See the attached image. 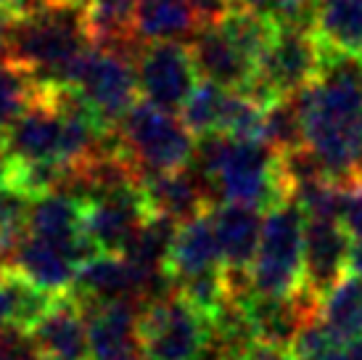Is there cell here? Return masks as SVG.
Wrapping results in <instances>:
<instances>
[{
	"label": "cell",
	"instance_id": "obj_1",
	"mask_svg": "<svg viewBox=\"0 0 362 360\" xmlns=\"http://www.w3.org/2000/svg\"><path fill=\"white\" fill-rule=\"evenodd\" d=\"M322 53L325 64L317 80L293 99L302 114L304 146L328 178L349 183L357 178L362 154V61L328 48Z\"/></svg>",
	"mask_w": 362,
	"mask_h": 360
},
{
	"label": "cell",
	"instance_id": "obj_2",
	"mask_svg": "<svg viewBox=\"0 0 362 360\" xmlns=\"http://www.w3.org/2000/svg\"><path fill=\"white\" fill-rule=\"evenodd\" d=\"M191 164L214 189L217 204L230 201L267 212L291 199L281 154L264 140H233L222 133H209L199 138Z\"/></svg>",
	"mask_w": 362,
	"mask_h": 360
},
{
	"label": "cell",
	"instance_id": "obj_3",
	"mask_svg": "<svg viewBox=\"0 0 362 360\" xmlns=\"http://www.w3.org/2000/svg\"><path fill=\"white\" fill-rule=\"evenodd\" d=\"M88 43L85 6L66 0L24 19H11L6 56L32 69L45 85H61L64 72L88 50Z\"/></svg>",
	"mask_w": 362,
	"mask_h": 360
},
{
	"label": "cell",
	"instance_id": "obj_4",
	"mask_svg": "<svg viewBox=\"0 0 362 360\" xmlns=\"http://www.w3.org/2000/svg\"><path fill=\"white\" fill-rule=\"evenodd\" d=\"M304 225L307 215L293 199L267 210L259 249L249 268L252 291L262 297H293L304 281Z\"/></svg>",
	"mask_w": 362,
	"mask_h": 360
},
{
	"label": "cell",
	"instance_id": "obj_5",
	"mask_svg": "<svg viewBox=\"0 0 362 360\" xmlns=\"http://www.w3.org/2000/svg\"><path fill=\"white\" fill-rule=\"evenodd\" d=\"M119 146L138 178L188 167L196 151L193 133L172 111L138 101L119 122Z\"/></svg>",
	"mask_w": 362,
	"mask_h": 360
},
{
	"label": "cell",
	"instance_id": "obj_6",
	"mask_svg": "<svg viewBox=\"0 0 362 360\" xmlns=\"http://www.w3.org/2000/svg\"><path fill=\"white\" fill-rule=\"evenodd\" d=\"M61 85L77 90L93 114L111 130L138 103V74L132 59L109 48H88L80 53L64 72Z\"/></svg>",
	"mask_w": 362,
	"mask_h": 360
},
{
	"label": "cell",
	"instance_id": "obj_7",
	"mask_svg": "<svg viewBox=\"0 0 362 360\" xmlns=\"http://www.w3.org/2000/svg\"><path fill=\"white\" fill-rule=\"evenodd\" d=\"M143 360H202L211 347V320L180 294L156 297L138 315Z\"/></svg>",
	"mask_w": 362,
	"mask_h": 360
},
{
	"label": "cell",
	"instance_id": "obj_8",
	"mask_svg": "<svg viewBox=\"0 0 362 360\" xmlns=\"http://www.w3.org/2000/svg\"><path fill=\"white\" fill-rule=\"evenodd\" d=\"M135 74L138 90L146 96V101L172 114L182 109V103L199 82L191 45L182 40L143 43L135 56Z\"/></svg>",
	"mask_w": 362,
	"mask_h": 360
},
{
	"label": "cell",
	"instance_id": "obj_9",
	"mask_svg": "<svg viewBox=\"0 0 362 360\" xmlns=\"http://www.w3.org/2000/svg\"><path fill=\"white\" fill-rule=\"evenodd\" d=\"M85 201V230L93 247L103 254H122L151 218L141 183L114 189Z\"/></svg>",
	"mask_w": 362,
	"mask_h": 360
},
{
	"label": "cell",
	"instance_id": "obj_10",
	"mask_svg": "<svg viewBox=\"0 0 362 360\" xmlns=\"http://www.w3.org/2000/svg\"><path fill=\"white\" fill-rule=\"evenodd\" d=\"M3 151L13 162H66V117L53 101L48 85L30 109L3 133Z\"/></svg>",
	"mask_w": 362,
	"mask_h": 360
},
{
	"label": "cell",
	"instance_id": "obj_11",
	"mask_svg": "<svg viewBox=\"0 0 362 360\" xmlns=\"http://www.w3.org/2000/svg\"><path fill=\"white\" fill-rule=\"evenodd\" d=\"M322 64H325V53L315 32L278 30L275 40L264 50L257 67V77L278 99H283V96H296L310 82L317 80Z\"/></svg>",
	"mask_w": 362,
	"mask_h": 360
},
{
	"label": "cell",
	"instance_id": "obj_12",
	"mask_svg": "<svg viewBox=\"0 0 362 360\" xmlns=\"http://www.w3.org/2000/svg\"><path fill=\"white\" fill-rule=\"evenodd\" d=\"M27 337L40 360H90L88 315L71 291L53 294L51 305Z\"/></svg>",
	"mask_w": 362,
	"mask_h": 360
},
{
	"label": "cell",
	"instance_id": "obj_13",
	"mask_svg": "<svg viewBox=\"0 0 362 360\" xmlns=\"http://www.w3.org/2000/svg\"><path fill=\"white\" fill-rule=\"evenodd\" d=\"M27 233L66 249L80 265L95 254H101L93 247V241L88 239V230H85V201L80 196L64 193V191L45 193L40 199H35L30 210Z\"/></svg>",
	"mask_w": 362,
	"mask_h": 360
},
{
	"label": "cell",
	"instance_id": "obj_14",
	"mask_svg": "<svg viewBox=\"0 0 362 360\" xmlns=\"http://www.w3.org/2000/svg\"><path fill=\"white\" fill-rule=\"evenodd\" d=\"M349 230L339 220H312L304 225V281L302 291L320 302L346 276Z\"/></svg>",
	"mask_w": 362,
	"mask_h": 360
},
{
	"label": "cell",
	"instance_id": "obj_15",
	"mask_svg": "<svg viewBox=\"0 0 362 360\" xmlns=\"http://www.w3.org/2000/svg\"><path fill=\"white\" fill-rule=\"evenodd\" d=\"M90 360H143L138 315L130 300L101 302L85 308Z\"/></svg>",
	"mask_w": 362,
	"mask_h": 360
},
{
	"label": "cell",
	"instance_id": "obj_16",
	"mask_svg": "<svg viewBox=\"0 0 362 360\" xmlns=\"http://www.w3.org/2000/svg\"><path fill=\"white\" fill-rule=\"evenodd\" d=\"M141 189L146 193L151 215L170 218L177 225L191 220L202 212H209L217 201L211 199L209 183L196 170H172L153 172L141 180Z\"/></svg>",
	"mask_w": 362,
	"mask_h": 360
},
{
	"label": "cell",
	"instance_id": "obj_17",
	"mask_svg": "<svg viewBox=\"0 0 362 360\" xmlns=\"http://www.w3.org/2000/svg\"><path fill=\"white\" fill-rule=\"evenodd\" d=\"M222 268L225 265H222L217 230H214V223H211V210L180 223L177 230H175L167 262H164L167 279L177 286V283L193 279V276Z\"/></svg>",
	"mask_w": 362,
	"mask_h": 360
},
{
	"label": "cell",
	"instance_id": "obj_18",
	"mask_svg": "<svg viewBox=\"0 0 362 360\" xmlns=\"http://www.w3.org/2000/svg\"><path fill=\"white\" fill-rule=\"evenodd\" d=\"M69 291L82 302V308H90V305L117 300L132 302L138 300V294L148 289L138 276V270L122 254H103L101 252L88 262H82Z\"/></svg>",
	"mask_w": 362,
	"mask_h": 360
},
{
	"label": "cell",
	"instance_id": "obj_19",
	"mask_svg": "<svg viewBox=\"0 0 362 360\" xmlns=\"http://www.w3.org/2000/svg\"><path fill=\"white\" fill-rule=\"evenodd\" d=\"M191 53L199 77L214 80L230 90L249 88L257 77V64L235 48L217 24H202L191 38Z\"/></svg>",
	"mask_w": 362,
	"mask_h": 360
},
{
	"label": "cell",
	"instance_id": "obj_20",
	"mask_svg": "<svg viewBox=\"0 0 362 360\" xmlns=\"http://www.w3.org/2000/svg\"><path fill=\"white\" fill-rule=\"evenodd\" d=\"M211 223L217 230L225 273H233V276L249 273L254 254L259 249L262 225H264L262 212L241 207V204H230V201H220L211 207Z\"/></svg>",
	"mask_w": 362,
	"mask_h": 360
},
{
	"label": "cell",
	"instance_id": "obj_21",
	"mask_svg": "<svg viewBox=\"0 0 362 360\" xmlns=\"http://www.w3.org/2000/svg\"><path fill=\"white\" fill-rule=\"evenodd\" d=\"M8 268L16 270L21 279L30 281L32 286L48 291V294H61V291L71 289L74 276L80 270V262L74 260L66 249L27 233L19 241L16 252L11 254Z\"/></svg>",
	"mask_w": 362,
	"mask_h": 360
},
{
	"label": "cell",
	"instance_id": "obj_22",
	"mask_svg": "<svg viewBox=\"0 0 362 360\" xmlns=\"http://www.w3.org/2000/svg\"><path fill=\"white\" fill-rule=\"evenodd\" d=\"M135 13L138 0H90L85 6V27L90 43L135 59L141 50L135 38Z\"/></svg>",
	"mask_w": 362,
	"mask_h": 360
},
{
	"label": "cell",
	"instance_id": "obj_23",
	"mask_svg": "<svg viewBox=\"0 0 362 360\" xmlns=\"http://www.w3.org/2000/svg\"><path fill=\"white\" fill-rule=\"evenodd\" d=\"M202 27L191 0H138L135 38L146 43L182 40Z\"/></svg>",
	"mask_w": 362,
	"mask_h": 360
},
{
	"label": "cell",
	"instance_id": "obj_24",
	"mask_svg": "<svg viewBox=\"0 0 362 360\" xmlns=\"http://www.w3.org/2000/svg\"><path fill=\"white\" fill-rule=\"evenodd\" d=\"M315 35L322 48L362 61V0L322 3Z\"/></svg>",
	"mask_w": 362,
	"mask_h": 360
},
{
	"label": "cell",
	"instance_id": "obj_25",
	"mask_svg": "<svg viewBox=\"0 0 362 360\" xmlns=\"http://www.w3.org/2000/svg\"><path fill=\"white\" fill-rule=\"evenodd\" d=\"M51 300L53 294L32 286L16 270L8 268V273L0 279V331L16 329L27 334L51 305Z\"/></svg>",
	"mask_w": 362,
	"mask_h": 360
},
{
	"label": "cell",
	"instance_id": "obj_26",
	"mask_svg": "<svg viewBox=\"0 0 362 360\" xmlns=\"http://www.w3.org/2000/svg\"><path fill=\"white\" fill-rule=\"evenodd\" d=\"M225 38L241 50L246 59H252L257 67H259L264 50L270 48V43L275 40L278 35V27L270 21V16L264 13H257L252 9H243V6H233L220 21H214Z\"/></svg>",
	"mask_w": 362,
	"mask_h": 360
},
{
	"label": "cell",
	"instance_id": "obj_27",
	"mask_svg": "<svg viewBox=\"0 0 362 360\" xmlns=\"http://www.w3.org/2000/svg\"><path fill=\"white\" fill-rule=\"evenodd\" d=\"M317 318L344 339L362 334V279L344 276L320 302Z\"/></svg>",
	"mask_w": 362,
	"mask_h": 360
},
{
	"label": "cell",
	"instance_id": "obj_28",
	"mask_svg": "<svg viewBox=\"0 0 362 360\" xmlns=\"http://www.w3.org/2000/svg\"><path fill=\"white\" fill-rule=\"evenodd\" d=\"M42 82L19 61L0 59V133H6L40 96Z\"/></svg>",
	"mask_w": 362,
	"mask_h": 360
},
{
	"label": "cell",
	"instance_id": "obj_29",
	"mask_svg": "<svg viewBox=\"0 0 362 360\" xmlns=\"http://www.w3.org/2000/svg\"><path fill=\"white\" fill-rule=\"evenodd\" d=\"M228 93L225 88L214 80H199L188 101L182 103L180 120L182 125L193 133V135H209V133H220L222 114H225V103H228Z\"/></svg>",
	"mask_w": 362,
	"mask_h": 360
},
{
	"label": "cell",
	"instance_id": "obj_30",
	"mask_svg": "<svg viewBox=\"0 0 362 360\" xmlns=\"http://www.w3.org/2000/svg\"><path fill=\"white\" fill-rule=\"evenodd\" d=\"M35 199L16 186H0V262L8 268L11 254L27 236V223Z\"/></svg>",
	"mask_w": 362,
	"mask_h": 360
},
{
	"label": "cell",
	"instance_id": "obj_31",
	"mask_svg": "<svg viewBox=\"0 0 362 360\" xmlns=\"http://www.w3.org/2000/svg\"><path fill=\"white\" fill-rule=\"evenodd\" d=\"M262 140L267 146H272L278 154L304 146L302 114H299L293 96H283L264 109V135H262Z\"/></svg>",
	"mask_w": 362,
	"mask_h": 360
},
{
	"label": "cell",
	"instance_id": "obj_32",
	"mask_svg": "<svg viewBox=\"0 0 362 360\" xmlns=\"http://www.w3.org/2000/svg\"><path fill=\"white\" fill-rule=\"evenodd\" d=\"M264 109L259 101L246 96L243 90H230L220 133L233 140H262L264 135Z\"/></svg>",
	"mask_w": 362,
	"mask_h": 360
},
{
	"label": "cell",
	"instance_id": "obj_33",
	"mask_svg": "<svg viewBox=\"0 0 362 360\" xmlns=\"http://www.w3.org/2000/svg\"><path fill=\"white\" fill-rule=\"evenodd\" d=\"M267 16L278 30L315 32L317 16H320V3L317 0H272Z\"/></svg>",
	"mask_w": 362,
	"mask_h": 360
},
{
	"label": "cell",
	"instance_id": "obj_34",
	"mask_svg": "<svg viewBox=\"0 0 362 360\" xmlns=\"http://www.w3.org/2000/svg\"><path fill=\"white\" fill-rule=\"evenodd\" d=\"M341 225L349 230L352 239H362V178L349 180L346 189V207L341 215Z\"/></svg>",
	"mask_w": 362,
	"mask_h": 360
},
{
	"label": "cell",
	"instance_id": "obj_35",
	"mask_svg": "<svg viewBox=\"0 0 362 360\" xmlns=\"http://www.w3.org/2000/svg\"><path fill=\"white\" fill-rule=\"evenodd\" d=\"M191 6L202 24H214L235 6V0H191Z\"/></svg>",
	"mask_w": 362,
	"mask_h": 360
},
{
	"label": "cell",
	"instance_id": "obj_36",
	"mask_svg": "<svg viewBox=\"0 0 362 360\" xmlns=\"http://www.w3.org/2000/svg\"><path fill=\"white\" fill-rule=\"evenodd\" d=\"M238 360H293V355L288 350H281V347H272V344L257 339Z\"/></svg>",
	"mask_w": 362,
	"mask_h": 360
},
{
	"label": "cell",
	"instance_id": "obj_37",
	"mask_svg": "<svg viewBox=\"0 0 362 360\" xmlns=\"http://www.w3.org/2000/svg\"><path fill=\"white\" fill-rule=\"evenodd\" d=\"M346 276L362 279V239L349 241V252H346Z\"/></svg>",
	"mask_w": 362,
	"mask_h": 360
},
{
	"label": "cell",
	"instance_id": "obj_38",
	"mask_svg": "<svg viewBox=\"0 0 362 360\" xmlns=\"http://www.w3.org/2000/svg\"><path fill=\"white\" fill-rule=\"evenodd\" d=\"M8 27H11V16L6 11H0V53H6V40H8Z\"/></svg>",
	"mask_w": 362,
	"mask_h": 360
},
{
	"label": "cell",
	"instance_id": "obj_39",
	"mask_svg": "<svg viewBox=\"0 0 362 360\" xmlns=\"http://www.w3.org/2000/svg\"><path fill=\"white\" fill-rule=\"evenodd\" d=\"M6 180H8V157L3 151V138H0V186H6Z\"/></svg>",
	"mask_w": 362,
	"mask_h": 360
},
{
	"label": "cell",
	"instance_id": "obj_40",
	"mask_svg": "<svg viewBox=\"0 0 362 360\" xmlns=\"http://www.w3.org/2000/svg\"><path fill=\"white\" fill-rule=\"evenodd\" d=\"M6 273H8V268H6V265H3V262H0V279H3V276H6Z\"/></svg>",
	"mask_w": 362,
	"mask_h": 360
},
{
	"label": "cell",
	"instance_id": "obj_41",
	"mask_svg": "<svg viewBox=\"0 0 362 360\" xmlns=\"http://www.w3.org/2000/svg\"><path fill=\"white\" fill-rule=\"evenodd\" d=\"M357 178H362V154H360V164H357Z\"/></svg>",
	"mask_w": 362,
	"mask_h": 360
},
{
	"label": "cell",
	"instance_id": "obj_42",
	"mask_svg": "<svg viewBox=\"0 0 362 360\" xmlns=\"http://www.w3.org/2000/svg\"><path fill=\"white\" fill-rule=\"evenodd\" d=\"M48 6H56V3H66V0H45Z\"/></svg>",
	"mask_w": 362,
	"mask_h": 360
},
{
	"label": "cell",
	"instance_id": "obj_43",
	"mask_svg": "<svg viewBox=\"0 0 362 360\" xmlns=\"http://www.w3.org/2000/svg\"><path fill=\"white\" fill-rule=\"evenodd\" d=\"M71 3H80V6H88V3H90V0H71Z\"/></svg>",
	"mask_w": 362,
	"mask_h": 360
},
{
	"label": "cell",
	"instance_id": "obj_44",
	"mask_svg": "<svg viewBox=\"0 0 362 360\" xmlns=\"http://www.w3.org/2000/svg\"><path fill=\"white\" fill-rule=\"evenodd\" d=\"M0 11H6V0H0Z\"/></svg>",
	"mask_w": 362,
	"mask_h": 360
},
{
	"label": "cell",
	"instance_id": "obj_45",
	"mask_svg": "<svg viewBox=\"0 0 362 360\" xmlns=\"http://www.w3.org/2000/svg\"><path fill=\"white\" fill-rule=\"evenodd\" d=\"M317 3H320V6H322V3H328V0H317Z\"/></svg>",
	"mask_w": 362,
	"mask_h": 360
}]
</instances>
